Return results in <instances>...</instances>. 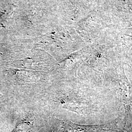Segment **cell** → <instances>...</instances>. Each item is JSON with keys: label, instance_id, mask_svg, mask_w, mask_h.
Here are the masks:
<instances>
[{"label": "cell", "instance_id": "obj_1", "mask_svg": "<svg viewBox=\"0 0 132 132\" xmlns=\"http://www.w3.org/2000/svg\"><path fill=\"white\" fill-rule=\"evenodd\" d=\"M118 120L104 124L96 125H83L72 123H64L62 125V130L54 132H105L118 130Z\"/></svg>", "mask_w": 132, "mask_h": 132}, {"label": "cell", "instance_id": "obj_2", "mask_svg": "<svg viewBox=\"0 0 132 132\" xmlns=\"http://www.w3.org/2000/svg\"><path fill=\"white\" fill-rule=\"evenodd\" d=\"M125 132H132V128H131V129H130V130H128L127 131Z\"/></svg>", "mask_w": 132, "mask_h": 132}]
</instances>
